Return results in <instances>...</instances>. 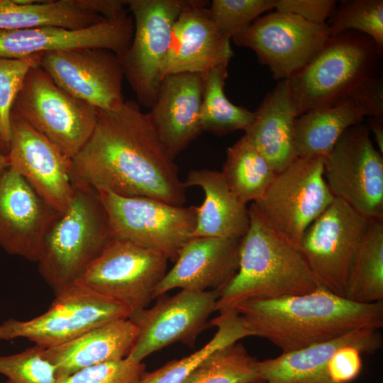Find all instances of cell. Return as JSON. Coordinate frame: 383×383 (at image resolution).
<instances>
[{"instance_id":"6da1fadb","label":"cell","mask_w":383,"mask_h":383,"mask_svg":"<svg viewBox=\"0 0 383 383\" xmlns=\"http://www.w3.org/2000/svg\"><path fill=\"white\" fill-rule=\"evenodd\" d=\"M149 116L136 101L98 109L94 129L72 160V182L127 197L144 196L182 206L187 189Z\"/></svg>"},{"instance_id":"7a4b0ae2","label":"cell","mask_w":383,"mask_h":383,"mask_svg":"<svg viewBox=\"0 0 383 383\" xmlns=\"http://www.w3.org/2000/svg\"><path fill=\"white\" fill-rule=\"evenodd\" d=\"M235 309L252 336L267 339L282 353L356 329L383 327V301L357 303L319 286L299 295L247 300Z\"/></svg>"},{"instance_id":"3957f363","label":"cell","mask_w":383,"mask_h":383,"mask_svg":"<svg viewBox=\"0 0 383 383\" xmlns=\"http://www.w3.org/2000/svg\"><path fill=\"white\" fill-rule=\"evenodd\" d=\"M240 245L235 275L219 291L216 311L250 299H273L315 290L317 284L299 248L277 233L254 203Z\"/></svg>"},{"instance_id":"277c9868","label":"cell","mask_w":383,"mask_h":383,"mask_svg":"<svg viewBox=\"0 0 383 383\" xmlns=\"http://www.w3.org/2000/svg\"><path fill=\"white\" fill-rule=\"evenodd\" d=\"M382 58L363 33L347 30L330 37L304 67L286 79L297 116L338 104L382 75Z\"/></svg>"},{"instance_id":"5b68a950","label":"cell","mask_w":383,"mask_h":383,"mask_svg":"<svg viewBox=\"0 0 383 383\" xmlns=\"http://www.w3.org/2000/svg\"><path fill=\"white\" fill-rule=\"evenodd\" d=\"M72 184L70 204L47 233L37 262L55 294L77 282L112 239L98 192L83 183Z\"/></svg>"},{"instance_id":"8992f818","label":"cell","mask_w":383,"mask_h":383,"mask_svg":"<svg viewBox=\"0 0 383 383\" xmlns=\"http://www.w3.org/2000/svg\"><path fill=\"white\" fill-rule=\"evenodd\" d=\"M98 109L71 95L38 64L28 72L13 103L14 115L73 159L91 136Z\"/></svg>"},{"instance_id":"52a82bcc","label":"cell","mask_w":383,"mask_h":383,"mask_svg":"<svg viewBox=\"0 0 383 383\" xmlns=\"http://www.w3.org/2000/svg\"><path fill=\"white\" fill-rule=\"evenodd\" d=\"M132 310L75 282L55 294L49 308L30 320L0 323V341L26 338L46 349L67 343L106 323L128 318Z\"/></svg>"},{"instance_id":"ba28073f","label":"cell","mask_w":383,"mask_h":383,"mask_svg":"<svg viewBox=\"0 0 383 383\" xmlns=\"http://www.w3.org/2000/svg\"><path fill=\"white\" fill-rule=\"evenodd\" d=\"M106 210L112 238L155 250L175 261L193 238L195 206H175L144 196L127 197L97 191Z\"/></svg>"},{"instance_id":"9c48e42d","label":"cell","mask_w":383,"mask_h":383,"mask_svg":"<svg viewBox=\"0 0 383 383\" xmlns=\"http://www.w3.org/2000/svg\"><path fill=\"white\" fill-rule=\"evenodd\" d=\"M325 158L298 157L252 202L267 223L297 247L308 227L335 198L324 178Z\"/></svg>"},{"instance_id":"30bf717a","label":"cell","mask_w":383,"mask_h":383,"mask_svg":"<svg viewBox=\"0 0 383 383\" xmlns=\"http://www.w3.org/2000/svg\"><path fill=\"white\" fill-rule=\"evenodd\" d=\"M189 2L126 0L133 20V36L128 48L117 55L140 106L150 109L155 102L174 24Z\"/></svg>"},{"instance_id":"8fae6325","label":"cell","mask_w":383,"mask_h":383,"mask_svg":"<svg viewBox=\"0 0 383 383\" xmlns=\"http://www.w3.org/2000/svg\"><path fill=\"white\" fill-rule=\"evenodd\" d=\"M168 260L157 250L112 238L77 282L133 312L148 307Z\"/></svg>"},{"instance_id":"7c38bea8","label":"cell","mask_w":383,"mask_h":383,"mask_svg":"<svg viewBox=\"0 0 383 383\" xmlns=\"http://www.w3.org/2000/svg\"><path fill=\"white\" fill-rule=\"evenodd\" d=\"M370 220L334 198L308 227L298 248L319 287L345 296L349 271Z\"/></svg>"},{"instance_id":"4fadbf2b","label":"cell","mask_w":383,"mask_h":383,"mask_svg":"<svg viewBox=\"0 0 383 383\" xmlns=\"http://www.w3.org/2000/svg\"><path fill=\"white\" fill-rule=\"evenodd\" d=\"M324 178L335 198L369 219H383V155L362 122L348 128L324 161Z\"/></svg>"},{"instance_id":"5bb4252c","label":"cell","mask_w":383,"mask_h":383,"mask_svg":"<svg viewBox=\"0 0 383 383\" xmlns=\"http://www.w3.org/2000/svg\"><path fill=\"white\" fill-rule=\"evenodd\" d=\"M329 38L326 23L316 24L275 11L261 16L232 39L236 45L252 50L272 77L281 81L304 67Z\"/></svg>"},{"instance_id":"9a60e30c","label":"cell","mask_w":383,"mask_h":383,"mask_svg":"<svg viewBox=\"0 0 383 383\" xmlns=\"http://www.w3.org/2000/svg\"><path fill=\"white\" fill-rule=\"evenodd\" d=\"M218 296V290H180L172 296H158L150 308L133 311L128 318L136 326L138 335L128 357L143 361L175 343L194 348L199 335L209 327Z\"/></svg>"},{"instance_id":"2e32d148","label":"cell","mask_w":383,"mask_h":383,"mask_svg":"<svg viewBox=\"0 0 383 383\" xmlns=\"http://www.w3.org/2000/svg\"><path fill=\"white\" fill-rule=\"evenodd\" d=\"M39 65L65 91L97 109L112 111L125 102L118 55L101 48L45 52Z\"/></svg>"},{"instance_id":"e0dca14e","label":"cell","mask_w":383,"mask_h":383,"mask_svg":"<svg viewBox=\"0 0 383 383\" xmlns=\"http://www.w3.org/2000/svg\"><path fill=\"white\" fill-rule=\"evenodd\" d=\"M9 168L51 207L63 213L72 198V159L41 133L12 115Z\"/></svg>"},{"instance_id":"ac0fdd59","label":"cell","mask_w":383,"mask_h":383,"mask_svg":"<svg viewBox=\"0 0 383 383\" xmlns=\"http://www.w3.org/2000/svg\"><path fill=\"white\" fill-rule=\"evenodd\" d=\"M129 13L126 7L113 17L81 29L43 27L0 30V57L21 59L82 48H101L120 55L128 48L133 36V20Z\"/></svg>"},{"instance_id":"d6986e66","label":"cell","mask_w":383,"mask_h":383,"mask_svg":"<svg viewBox=\"0 0 383 383\" xmlns=\"http://www.w3.org/2000/svg\"><path fill=\"white\" fill-rule=\"evenodd\" d=\"M60 215L16 172L0 174V248L6 253L37 262Z\"/></svg>"},{"instance_id":"ffe728a7","label":"cell","mask_w":383,"mask_h":383,"mask_svg":"<svg viewBox=\"0 0 383 383\" xmlns=\"http://www.w3.org/2000/svg\"><path fill=\"white\" fill-rule=\"evenodd\" d=\"M207 2L189 0L177 18L162 66V78L177 73L204 74L228 63L233 57L231 40L213 22Z\"/></svg>"},{"instance_id":"44dd1931","label":"cell","mask_w":383,"mask_h":383,"mask_svg":"<svg viewBox=\"0 0 383 383\" xmlns=\"http://www.w3.org/2000/svg\"><path fill=\"white\" fill-rule=\"evenodd\" d=\"M241 238H192L156 287L154 299L176 288L219 292L238 270Z\"/></svg>"},{"instance_id":"7402d4cb","label":"cell","mask_w":383,"mask_h":383,"mask_svg":"<svg viewBox=\"0 0 383 383\" xmlns=\"http://www.w3.org/2000/svg\"><path fill=\"white\" fill-rule=\"evenodd\" d=\"M365 116L383 117V92L372 82L338 104L297 116L294 135L298 157H326L340 135Z\"/></svg>"},{"instance_id":"603a6c76","label":"cell","mask_w":383,"mask_h":383,"mask_svg":"<svg viewBox=\"0 0 383 383\" xmlns=\"http://www.w3.org/2000/svg\"><path fill=\"white\" fill-rule=\"evenodd\" d=\"M201 100V74L177 73L162 78L148 114L160 141L174 160L202 131Z\"/></svg>"},{"instance_id":"cb8c5ba5","label":"cell","mask_w":383,"mask_h":383,"mask_svg":"<svg viewBox=\"0 0 383 383\" xmlns=\"http://www.w3.org/2000/svg\"><path fill=\"white\" fill-rule=\"evenodd\" d=\"M382 345L379 329H356L330 340L259 361V372L266 383H332L328 365L338 349L354 345L363 354H372Z\"/></svg>"},{"instance_id":"d4e9b609","label":"cell","mask_w":383,"mask_h":383,"mask_svg":"<svg viewBox=\"0 0 383 383\" xmlns=\"http://www.w3.org/2000/svg\"><path fill=\"white\" fill-rule=\"evenodd\" d=\"M126 6V0H0V30L85 28Z\"/></svg>"},{"instance_id":"484cf974","label":"cell","mask_w":383,"mask_h":383,"mask_svg":"<svg viewBox=\"0 0 383 383\" xmlns=\"http://www.w3.org/2000/svg\"><path fill=\"white\" fill-rule=\"evenodd\" d=\"M244 131L277 174L297 157L294 135L296 109L287 80L267 94Z\"/></svg>"},{"instance_id":"4316f807","label":"cell","mask_w":383,"mask_h":383,"mask_svg":"<svg viewBox=\"0 0 383 383\" xmlns=\"http://www.w3.org/2000/svg\"><path fill=\"white\" fill-rule=\"evenodd\" d=\"M138 330L128 319L114 320L77 338L43 350L56 369L57 379L84 368L127 357L136 340Z\"/></svg>"},{"instance_id":"83f0119b","label":"cell","mask_w":383,"mask_h":383,"mask_svg":"<svg viewBox=\"0 0 383 383\" xmlns=\"http://www.w3.org/2000/svg\"><path fill=\"white\" fill-rule=\"evenodd\" d=\"M187 188L199 187L204 199L196 208L194 237L241 238L247 232L250 216L247 205L231 191L221 172L191 170L184 182Z\"/></svg>"},{"instance_id":"f1b7e54d","label":"cell","mask_w":383,"mask_h":383,"mask_svg":"<svg viewBox=\"0 0 383 383\" xmlns=\"http://www.w3.org/2000/svg\"><path fill=\"white\" fill-rule=\"evenodd\" d=\"M345 298L357 303L383 301V219H370L353 258Z\"/></svg>"},{"instance_id":"f546056e","label":"cell","mask_w":383,"mask_h":383,"mask_svg":"<svg viewBox=\"0 0 383 383\" xmlns=\"http://www.w3.org/2000/svg\"><path fill=\"white\" fill-rule=\"evenodd\" d=\"M221 172L231 191L245 205L260 199L277 175L245 135L227 149Z\"/></svg>"},{"instance_id":"4dcf8cb0","label":"cell","mask_w":383,"mask_h":383,"mask_svg":"<svg viewBox=\"0 0 383 383\" xmlns=\"http://www.w3.org/2000/svg\"><path fill=\"white\" fill-rule=\"evenodd\" d=\"M228 65L213 67L202 74L200 120L202 131L223 135L245 131L255 118V111L231 103L224 93Z\"/></svg>"},{"instance_id":"1f68e13d","label":"cell","mask_w":383,"mask_h":383,"mask_svg":"<svg viewBox=\"0 0 383 383\" xmlns=\"http://www.w3.org/2000/svg\"><path fill=\"white\" fill-rule=\"evenodd\" d=\"M209 323V327H216L217 331L204 347L187 357L170 361L152 372H145L140 383H182L212 353L242 338L252 336L235 309L221 312Z\"/></svg>"},{"instance_id":"d6a6232c","label":"cell","mask_w":383,"mask_h":383,"mask_svg":"<svg viewBox=\"0 0 383 383\" xmlns=\"http://www.w3.org/2000/svg\"><path fill=\"white\" fill-rule=\"evenodd\" d=\"M258 360L236 342L205 358L182 383H252L262 381Z\"/></svg>"},{"instance_id":"836d02e7","label":"cell","mask_w":383,"mask_h":383,"mask_svg":"<svg viewBox=\"0 0 383 383\" xmlns=\"http://www.w3.org/2000/svg\"><path fill=\"white\" fill-rule=\"evenodd\" d=\"M330 37L347 30L369 36L383 54V1L346 0L337 3L326 21Z\"/></svg>"},{"instance_id":"e575fe53","label":"cell","mask_w":383,"mask_h":383,"mask_svg":"<svg viewBox=\"0 0 383 383\" xmlns=\"http://www.w3.org/2000/svg\"><path fill=\"white\" fill-rule=\"evenodd\" d=\"M40 55L21 59L0 57V152L6 156L11 137L14 101L28 70L39 63Z\"/></svg>"},{"instance_id":"d590c367","label":"cell","mask_w":383,"mask_h":383,"mask_svg":"<svg viewBox=\"0 0 383 383\" xmlns=\"http://www.w3.org/2000/svg\"><path fill=\"white\" fill-rule=\"evenodd\" d=\"M276 0H213L211 18L223 36L231 40L257 18L274 9Z\"/></svg>"},{"instance_id":"8d00e7d4","label":"cell","mask_w":383,"mask_h":383,"mask_svg":"<svg viewBox=\"0 0 383 383\" xmlns=\"http://www.w3.org/2000/svg\"><path fill=\"white\" fill-rule=\"evenodd\" d=\"M34 345L21 353L0 356V373L6 383H56V369Z\"/></svg>"},{"instance_id":"74e56055","label":"cell","mask_w":383,"mask_h":383,"mask_svg":"<svg viewBox=\"0 0 383 383\" xmlns=\"http://www.w3.org/2000/svg\"><path fill=\"white\" fill-rule=\"evenodd\" d=\"M145 365L127 357L80 370L56 383H140Z\"/></svg>"},{"instance_id":"f35d334b","label":"cell","mask_w":383,"mask_h":383,"mask_svg":"<svg viewBox=\"0 0 383 383\" xmlns=\"http://www.w3.org/2000/svg\"><path fill=\"white\" fill-rule=\"evenodd\" d=\"M334 0H276L277 11L292 13L316 24H325L337 4Z\"/></svg>"},{"instance_id":"ab89813d","label":"cell","mask_w":383,"mask_h":383,"mask_svg":"<svg viewBox=\"0 0 383 383\" xmlns=\"http://www.w3.org/2000/svg\"><path fill=\"white\" fill-rule=\"evenodd\" d=\"M361 350L354 345L338 349L330 360L328 373L332 383H349L360 374L362 362Z\"/></svg>"},{"instance_id":"60d3db41","label":"cell","mask_w":383,"mask_h":383,"mask_svg":"<svg viewBox=\"0 0 383 383\" xmlns=\"http://www.w3.org/2000/svg\"><path fill=\"white\" fill-rule=\"evenodd\" d=\"M366 124L374 135L378 151L383 155V117H367Z\"/></svg>"},{"instance_id":"b9f144b4","label":"cell","mask_w":383,"mask_h":383,"mask_svg":"<svg viewBox=\"0 0 383 383\" xmlns=\"http://www.w3.org/2000/svg\"><path fill=\"white\" fill-rule=\"evenodd\" d=\"M9 167L8 157L0 152V174Z\"/></svg>"},{"instance_id":"7bdbcfd3","label":"cell","mask_w":383,"mask_h":383,"mask_svg":"<svg viewBox=\"0 0 383 383\" xmlns=\"http://www.w3.org/2000/svg\"><path fill=\"white\" fill-rule=\"evenodd\" d=\"M252 383H266V382H265L264 381H259V382H252Z\"/></svg>"}]
</instances>
